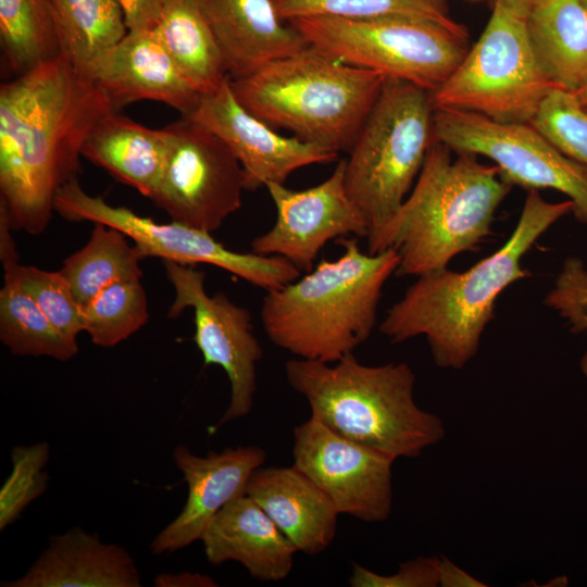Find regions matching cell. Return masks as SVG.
I'll return each mask as SVG.
<instances>
[{"instance_id": "obj_19", "label": "cell", "mask_w": 587, "mask_h": 587, "mask_svg": "<svg viewBox=\"0 0 587 587\" xmlns=\"http://www.w3.org/2000/svg\"><path fill=\"white\" fill-rule=\"evenodd\" d=\"M229 79L248 77L309 42L278 13L274 0H198Z\"/></svg>"}, {"instance_id": "obj_16", "label": "cell", "mask_w": 587, "mask_h": 587, "mask_svg": "<svg viewBox=\"0 0 587 587\" xmlns=\"http://www.w3.org/2000/svg\"><path fill=\"white\" fill-rule=\"evenodd\" d=\"M185 116L227 143L245 172L247 190L268 183L285 184L300 167L338 160L337 152L280 135L254 116L235 97L229 78L215 91L202 95L195 110Z\"/></svg>"}, {"instance_id": "obj_7", "label": "cell", "mask_w": 587, "mask_h": 587, "mask_svg": "<svg viewBox=\"0 0 587 587\" xmlns=\"http://www.w3.org/2000/svg\"><path fill=\"white\" fill-rule=\"evenodd\" d=\"M430 92L386 77L382 91L346 159L345 186L362 212L366 239L398 212L434 142Z\"/></svg>"}, {"instance_id": "obj_44", "label": "cell", "mask_w": 587, "mask_h": 587, "mask_svg": "<svg viewBox=\"0 0 587 587\" xmlns=\"http://www.w3.org/2000/svg\"><path fill=\"white\" fill-rule=\"evenodd\" d=\"M585 108V110L587 111V104L586 105H583Z\"/></svg>"}, {"instance_id": "obj_6", "label": "cell", "mask_w": 587, "mask_h": 587, "mask_svg": "<svg viewBox=\"0 0 587 587\" xmlns=\"http://www.w3.org/2000/svg\"><path fill=\"white\" fill-rule=\"evenodd\" d=\"M386 77L309 45L257 73L230 79L237 100L275 129L349 152Z\"/></svg>"}, {"instance_id": "obj_15", "label": "cell", "mask_w": 587, "mask_h": 587, "mask_svg": "<svg viewBox=\"0 0 587 587\" xmlns=\"http://www.w3.org/2000/svg\"><path fill=\"white\" fill-rule=\"evenodd\" d=\"M345 171L346 159H341L327 179L303 190L266 184L276 220L268 232L252 240V252L282 257L298 270L310 272L329 240L349 234L366 238L369 226L346 190Z\"/></svg>"}, {"instance_id": "obj_14", "label": "cell", "mask_w": 587, "mask_h": 587, "mask_svg": "<svg viewBox=\"0 0 587 587\" xmlns=\"http://www.w3.org/2000/svg\"><path fill=\"white\" fill-rule=\"evenodd\" d=\"M292 438V465L327 495L339 514L366 523L390 516L394 457L350 440L312 416L294 428Z\"/></svg>"}, {"instance_id": "obj_41", "label": "cell", "mask_w": 587, "mask_h": 587, "mask_svg": "<svg viewBox=\"0 0 587 587\" xmlns=\"http://www.w3.org/2000/svg\"><path fill=\"white\" fill-rule=\"evenodd\" d=\"M582 105L587 104V84L577 92L573 93Z\"/></svg>"}, {"instance_id": "obj_40", "label": "cell", "mask_w": 587, "mask_h": 587, "mask_svg": "<svg viewBox=\"0 0 587 587\" xmlns=\"http://www.w3.org/2000/svg\"><path fill=\"white\" fill-rule=\"evenodd\" d=\"M538 0H496L495 4H498L519 16L525 17L529 9Z\"/></svg>"}, {"instance_id": "obj_24", "label": "cell", "mask_w": 587, "mask_h": 587, "mask_svg": "<svg viewBox=\"0 0 587 587\" xmlns=\"http://www.w3.org/2000/svg\"><path fill=\"white\" fill-rule=\"evenodd\" d=\"M535 59L557 87L575 93L587 84V9L582 0H538L525 16Z\"/></svg>"}, {"instance_id": "obj_20", "label": "cell", "mask_w": 587, "mask_h": 587, "mask_svg": "<svg viewBox=\"0 0 587 587\" xmlns=\"http://www.w3.org/2000/svg\"><path fill=\"white\" fill-rule=\"evenodd\" d=\"M213 566L240 563L255 579L279 582L294 567L296 548L266 512L247 494L234 499L212 519L201 539Z\"/></svg>"}, {"instance_id": "obj_31", "label": "cell", "mask_w": 587, "mask_h": 587, "mask_svg": "<svg viewBox=\"0 0 587 587\" xmlns=\"http://www.w3.org/2000/svg\"><path fill=\"white\" fill-rule=\"evenodd\" d=\"M148 303L140 278L116 280L83 307L84 332L99 347L112 348L148 321Z\"/></svg>"}, {"instance_id": "obj_5", "label": "cell", "mask_w": 587, "mask_h": 587, "mask_svg": "<svg viewBox=\"0 0 587 587\" xmlns=\"http://www.w3.org/2000/svg\"><path fill=\"white\" fill-rule=\"evenodd\" d=\"M285 374L312 417L396 460L416 458L445 438L442 419L417 405L415 374L405 362L366 365L352 352L334 363L291 359Z\"/></svg>"}, {"instance_id": "obj_33", "label": "cell", "mask_w": 587, "mask_h": 587, "mask_svg": "<svg viewBox=\"0 0 587 587\" xmlns=\"http://www.w3.org/2000/svg\"><path fill=\"white\" fill-rule=\"evenodd\" d=\"M49 457L48 442L15 446L12 449V470L0 489V530L14 523L47 489L49 475L45 466Z\"/></svg>"}, {"instance_id": "obj_42", "label": "cell", "mask_w": 587, "mask_h": 587, "mask_svg": "<svg viewBox=\"0 0 587 587\" xmlns=\"http://www.w3.org/2000/svg\"><path fill=\"white\" fill-rule=\"evenodd\" d=\"M579 367L583 375L587 378V350L584 352V354L580 358Z\"/></svg>"}, {"instance_id": "obj_25", "label": "cell", "mask_w": 587, "mask_h": 587, "mask_svg": "<svg viewBox=\"0 0 587 587\" xmlns=\"http://www.w3.org/2000/svg\"><path fill=\"white\" fill-rule=\"evenodd\" d=\"M153 28L186 80L201 96L215 91L229 78L198 0H167Z\"/></svg>"}, {"instance_id": "obj_11", "label": "cell", "mask_w": 587, "mask_h": 587, "mask_svg": "<svg viewBox=\"0 0 587 587\" xmlns=\"http://www.w3.org/2000/svg\"><path fill=\"white\" fill-rule=\"evenodd\" d=\"M433 125L435 140L454 153L488 158L512 186L562 192L572 201L575 218L587 225V164L563 153L532 124L442 109L434 111Z\"/></svg>"}, {"instance_id": "obj_30", "label": "cell", "mask_w": 587, "mask_h": 587, "mask_svg": "<svg viewBox=\"0 0 587 587\" xmlns=\"http://www.w3.org/2000/svg\"><path fill=\"white\" fill-rule=\"evenodd\" d=\"M286 22L301 17H412L437 23L467 37L464 26L449 14L445 0H274Z\"/></svg>"}, {"instance_id": "obj_4", "label": "cell", "mask_w": 587, "mask_h": 587, "mask_svg": "<svg viewBox=\"0 0 587 587\" xmlns=\"http://www.w3.org/2000/svg\"><path fill=\"white\" fill-rule=\"evenodd\" d=\"M303 277L267 291L261 321L270 340L299 359L334 363L363 344L376 324L383 288L399 265L390 248L364 253L355 238Z\"/></svg>"}, {"instance_id": "obj_13", "label": "cell", "mask_w": 587, "mask_h": 587, "mask_svg": "<svg viewBox=\"0 0 587 587\" xmlns=\"http://www.w3.org/2000/svg\"><path fill=\"white\" fill-rule=\"evenodd\" d=\"M166 276L175 290L168 316H178L186 308L193 310V340L205 365L221 366L230 384V399L225 413L210 427V434L224 424L251 412L257 389V364L263 357L253 333L249 310L232 302L225 294L210 296L205 274L192 265L164 261Z\"/></svg>"}, {"instance_id": "obj_3", "label": "cell", "mask_w": 587, "mask_h": 587, "mask_svg": "<svg viewBox=\"0 0 587 587\" xmlns=\"http://www.w3.org/2000/svg\"><path fill=\"white\" fill-rule=\"evenodd\" d=\"M434 140L422 170L394 217L367 239V252L394 248L396 275L421 276L475 251L491 234L495 214L512 185L495 164L455 153Z\"/></svg>"}, {"instance_id": "obj_28", "label": "cell", "mask_w": 587, "mask_h": 587, "mask_svg": "<svg viewBox=\"0 0 587 587\" xmlns=\"http://www.w3.org/2000/svg\"><path fill=\"white\" fill-rule=\"evenodd\" d=\"M0 291V339L21 357L67 361L78 352L77 341L61 334L34 299L15 282L3 278Z\"/></svg>"}, {"instance_id": "obj_36", "label": "cell", "mask_w": 587, "mask_h": 587, "mask_svg": "<svg viewBox=\"0 0 587 587\" xmlns=\"http://www.w3.org/2000/svg\"><path fill=\"white\" fill-rule=\"evenodd\" d=\"M348 583L351 587H439V557L419 555L389 575L353 563Z\"/></svg>"}, {"instance_id": "obj_2", "label": "cell", "mask_w": 587, "mask_h": 587, "mask_svg": "<svg viewBox=\"0 0 587 587\" xmlns=\"http://www.w3.org/2000/svg\"><path fill=\"white\" fill-rule=\"evenodd\" d=\"M572 209L569 199L549 202L529 190L504 245L465 271L444 267L419 276L387 310L380 333L392 344L424 336L438 367L463 369L478 352L498 297L532 276L522 265L524 255Z\"/></svg>"}, {"instance_id": "obj_22", "label": "cell", "mask_w": 587, "mask_h": 587, "mask_svg": "<svg viewBox=\"0 0 587 587\" xmlns=\"http://www.w3.org/2000/svg\"><path fill=\"white\" fill-rule=\"evenodd\" d=\"M246 494L266 512L297 551L316 555L334 540L338 510L327 495L294 465L258 467Z\"/></svg>"}, {"instance_id": "obj_17", "label": "cell", "mask_w": 587, "mask_h": 587, "mask_svg": "<svg viewBox=\"0 0 587 587\" xmlns=\"http://www.w3.org/2000/svg\"><path fill=\"white\" fill-rule=\"evenodd\" d=\"M172 457L187 484V500L180 513L152 540L150 550L154 554L174 552L200 540L217 512L246 494L251 475L266 460V451L251 445L200 457L178 445Z\"/></svg>"}, {"instance_id": "obj_34", "label": "cell", "mask_w": 587, "mask_h": 587, "mask_svg": "<svg viewBox=\"0 0 587 587\" xmlns=\"http://www.w3.org/2000/svg\"><path fill=\"white\" fill-rule=\"evenodd\" d=\"M530 124L563 153L587 164V111L572 92L553 89Z\"/></svg>"}, {"instance_id": "obj_38", "label": "cell", "mask_w": 587, "mask_h": 587, "mask_svg": "<svg viewBox=\"0 0 587 587\" xmlns=\"http://www.w3.org/2000/svg\"><path fill=\"white\" fill-rule=\"evenodd\" d=\"M446 557H439V587H486Z\"/></svg>"}, {"instance_id": "obj_21", "label": "cell", "mask_w": 587, "mask_h": 587, "mask_svg": "<svg viewBox=\"0 0 587 587\" xmlns=\"http://www.w3.org/2000/svg\"><path fill=\"white\" fill-rule=\"evenodd\" d=\"M2 587H139L132 554L74 527L49 538L48 546L21 577Z\"/></svg>"}, {"instance_id": "obj_27", "label": "cell", "mask_w": 587, "mask_h": 587, "mask_svg": "<svg viewBox=\"0 0 587 587\" xmlns=\"http://www.w3.org/2000/svg\"><path fill=\"white\" fill-rule=\"evenodd\" d=\"M93 224L88 242L66 258L60 270L82 307L108 285L142 276L139 261L143 257L128 237L113 227Z\"/></svg>"}, {"instance_id": "obj_10", "label": "cell", "mask_w": 587, "mask_h": 587, "mask_svg": "<svg viewBox=\"0 0 587 587\" xmlns=\"http://www.w3.org/2000/svg\"><path fill=\"white\" fill-rule=\"evenodd\" d=\"M54 211L72 222L89 221L113 227L130 239L143 258L223 268L266 291L296 280L301 271L278 255L241 253L225 248L211 233L175 221L157 223L103 198L91 196L77 178L64 184L54 198Z\"/></svg>"}, {"instance_id": "obj_39", "label": "cell", "mask_w": 587, "mask_h": 587, "mask_svg": "<svg viewBox=\"0 0 587 587\" xmlns=\"http://www.w3.org/2000/svg\"><path fill=\"white\" fill-rule=\"evenodd\" d=\"M155 587H215V580L205 574L180 572L161 573L153 580Z\"/></svg>"}, {"instance_id": "obj_43", "label": "cell", "mask_w": 587, "mask_h": 587, "mask_svg": "<svg viewBox=\"0 0 587 587\" xmlns=\"http://www.w3.org/2000/svg\"><path fill=\"white\" fill-rule=\"evenodd\" d=\"M582 2L585 5V8L587 9V0H582Z\"/></svg>"}, {"instance_id": "obj_29", "label": "cell", "mask_w": 587, "mask_h": 587, "mask_svg": "<svg viewBox=\"0 0 587 587\" xmlns=\"http://www.w3.org/2000/svg\"><path fill=\"white\" fill-rule=\"evenodd\" d=\"M1 47L21 75L61 54L50 0H0Z\"/></svg>"}, {"instance_id": "obj_12", "label": "cell", "mask_w": 587, "mask_h": 587, "mask_svg": "<svg viewBox=\"0 0 587 587\" xmlns=\"http://www.w3.org/2000/svg\"><path fill=\"white\" fill-rule=\"evenodd\" d=\"M164 130L165 162L151 200L172 221L212 233L242 204L241 164L223 139L188 116Z\"/></svg>"}, {"instance_id": "obj_26", "label": "cell", "mask_w": 587, "mask_h": 587, "mask_svg": "<svg viewBox=\"0 0 587 587\" xmlns=\"http://www.w3.org/2000/svg\"><path fill=\"white\" fill-rule=\"evenodd\" d=\"M61 53L85 70L128 33L118 0H50Z\"/></svg>"}, {"instance_id": "obj_37", "label": "cell", "mask_w": 587, "mask_h": 587, "mask_svg": "<svg viewBox=\"0 0 587 587\" xmlns=\"http://www.w3.org/2000/svg\"><path fill=\"white\" fill-rule=\"evenodd\" d=\"M167 0H118L129 30L153 28Z\"/></svg>"}, {"instance_id": "obj_23", "label": "cell", "mask_w": 587, "mask_h": 587, "mask_svg": "<svg viewBox=\"0 0 587 587\" xmlns=\"http://www.w3.org/2000/svg\"><path fill=\"white\" fill-rule=\"evenodd\" d=\"M164 128L151 129L113 110L89 132L82 155L151 199L166 155Z\"/></svg>"}, {"instance_id": "obj_1", "label": "cell", "mask_w": 587, "mask_h": 587, "mask_svg": "<svg viewBox=\"0 0 587 587\" xmlns=\"http://www.w3.org/2000/svg\"><path fill=\"white\" fill-rule=\"evenodd\" d=\"M115 110L63 53L0 87V189L12 227L41 234L58 190L76 177L84 142Z\"/></svg>"}, {"instance_id": "obj_9", "label": "cell", "mask_w": 587, "mask_h": 587, "mask_svg": "<svg viewBox=\"0 0 587 587\" xmlns=\"http://www.w3.org/2000/svg\"><path fill=\"white\" fill-rule=\"evenodd\" d=\"M557 87L533 53L525 17L495 4L479 39L430 93L435 110L454 109L500 123L530 124Z\"/></svg>"}, {"instance_id": "obj_8", "label": "cell", "mask_w": 587, "mask_h": 587, "mask_svg": "<svg viewBox=\"0 0 587 587\" xmlns=\"http://www.w3.org/2000/svg\"><path fill=\"white\" fill-rule=\"evenodd\" d=\"M290 23L309 42L340 61L438 89L465 57L467 37L425 20L301 17Z\"/></svg>"}, {"instance_id": "obj_32", "label": "cell", "mask_w": 587, "mask_h": 587, "mask_svg": "<svg viewBox=\"0 0 587 587\" xmlns=\"http://www.w3.org/2000/svg\"><path fill=\"white\" fill-rule=\"evenodd\" d=\"M3 270V278L15 282L34 299L61 334L76 340L77 335L84 330L83 307L60 271L49 272L21 265L18 261L4 263Z\"/></svg>"}, {"instance_id": "obj_35", "label": "cell", "mask_w": 587, "mask_h": 587, "mask_svg": "<svg viewBox=\"0 0 587 587\" xmlns=\"http://www.w3.org/2000/svg\"><path fill=\"white\" fill-rule=\"evenodd\" d=\"M544 304L553 310L572 334L587 332V266L577 257L563 261Z\"/></svg>"}, {"instance_id": "obj_18", "label": "cell", "mask_w": 587, "mask_h": 587, "mask_svg": "<svg viewBox=\"0 0 587 587\" xmlns=\"http://www.w3.org/2000/svg\"><path fill=\"white\" fill-rule=\"evenodd\" d=\"M85 71L116 111L132 102L152 100L188 115L201 97L176 66L154 28L128 30Z\"/></svg>"}]
</instances>
